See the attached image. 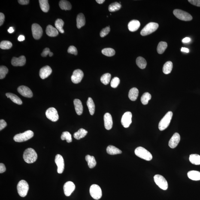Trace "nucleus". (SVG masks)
<instances>
[{
    "label": "nucleus",
    "mask_w": 200,
    "mask_h": 200,
    "mask_svg": "<svg viewBox=\"0 0 200 200\" xmlns=\"http://www.w3.org/2000/svg\"><path fill=\"white\" fill-rule=\"evenodd\" d=\"M23 158L27 163L32 164L36 161L38 155L33 149L29 148L27 149L24 152Z\"/></svg>",
    "instance_id": "1"
},
{
    "label": "nucleus",
    "mask_w": 200,
    "mask_h": 200,
    "mask_svg": "<svg viewBox=\"0 0 200 200\" xmlns=\"http://www.w3.org/2000/svg\"><path fill=\"white\" fill-rule=\"evenodd\" d=\"M135 153L137 156L145 160L150 161L152 159V156L150 152L142 147H137Z\"/></svg>",
    "instance_id": "2"
},
{
    "label": "nucleus",
    "mask_w": 200,
    "mask_h": 200,
    "mask_svg": "<svg viewBox=\"0 0 200 200\" xmlns=\"http://www.w3.org/2000/svg\"><path fill=\"white\" fill-rule=\"evenodd\" d=\"M34 132L32 131H27L23 133L18 134L15 135L13 139L16 142H23L30 139L34 136Z\"/></svg>",
    "instance_id": "3"
},
{
    "label": "nucleus",
    "mask_w": 200,
    "mask_h": 200,
    "mask_svg": "<svg viewBox=\"0 0 200 200\" xmlns=\"http://www.w3.org/2000/svg\"><path fill=\"white\" fill-rule=\"evenodd\" d=\"M173 113L171 111L168 112L163 118L161 119L159 124V129L160 130L163 131L166 129L169 126L172 119Z\"/></svg>",
    "instance_id": "4"
},
{
    "label": "nucleus",
    "mask_w": 200,
    "mask_h": 200,
    "mask_svg": "<svg viewBox=\"0 0 200 200\" xmlns=\"http://www.w3.org/2000/svg\"><path fill=\"white\" fill-rule=\"evenodd\" d=\"M17 188L19 196L22 197H24L27 195L29 191V185L26 181L22 180L18 183Z\"/></svg>",
    "instance_id": "5"
},
{
    "label": "nucleus",
    "mask_w": 200,
    "mask_h": 200,
    "mask_svg": "<svg viewBox=\"0 0 200 200\" xmlns=\"http://www.w3.org/2000/svg\"><path fill=\"white\" fill-rule=\"evenodd\" d=\"M159 27L158 24L155 22H150L147 24L142 30L141 34L143 36H145L152 33L158 29Z\"/></svg>",
    "instance_id": "6"
},
{
    "label": "nucleus",
    "mask_w": 200,
    "mask_h": 200,
    "mask_svg": "<svg viewBox=\"0 0 200 200\" xmlns=\"http://www.w3.org/2000/svg\"><path fill=\"white\" fill-rule=\"evenodd\" d=\"M173 13L177 18L180 20L188 21L191 20L193 19L192 16L189 13L182 10L178 9L174 10Z\"/></svg>",
    "instance_id": "7"
},
{
    "label": "nucleus",
    "mask_w": 200,
    "mask_h": 200,
    "mask_svg": "<svg viewBox=\"0 0 200 200\" xmlns=\"http://www.w3.org/2000/svg\"><path fill=\"white\" fill-rule=\"evenodd\" d=\"M154 180L156 184L164 190H166L168 189V185L167 180L162 176L160 174H156L154 177Z\"/></svg>",
    "instance_id": "8"
},
{
    "label": "nucleus",
    "mask_w": 200,
    "mask_h": 200,
    "mask_svg": "<svg viewBox=\"0 0 200 200\" xmlns=\"http://www.w3.org/2000/svg\"><path fill=\"white\" fill-rule=\"evenodd\" d=\"M90 193L94 199L98 200L102 196V191L99 186L96 184L92 185L90 188Z\"/></svg>",
    "instance_id": "9"
},
{
    "label": "nucleus",
    "mask_w": 200,
    "mask_h": 200,
    "mask_svg": "<svg viewBox=\"0 0 200 200\" xmlns=\"http://www.w3.org/2000/svg\"><path fill=\"white\" fill-rule=\"evenodd\" d=\"M33 36L35 39L38 40L41 38L43 34L42 28L37 23H34L32 26Z\"/></svg>",
    "instance_id": "10"
},
{
    "label": "nucleus",
    "mask_w": 200,
    "mask_h": 200,
    "mask_svg": "<svg viewBox=\"0 0 200 200\" xmlns=\"http://www.w3.org/2000/svg\"><path fill=\"white\" fill-rule=\"evenodd\" d=\"M46 115L47 118L52 122H56L59 119L57 111L54 107H50L46 112Z\"/></svg>",
    "instance_id": "11"
},
{
    "label": "nucleus",
    "mask_w": 200,
    "mask_h": 200,
    "mask_svg": "<svg viewBox=\"0 0 200 200\" xmlns=\"http://www.w3.org/2000/svg\"><path fill=\"white\" fill-rule=\"evenodd\" d=\"M83 76L84 74L82 70L79 69L74 70L71 77L72 81L75 84H77L81 81Z\"/></svg>",
    "instance_id": "12"
},
{
    "label": "nucleus",
    "mask_w": 200,
    "mask_h": 200,
    "mask_svg": "<svg viewBox=\"0 0 200 200\" xmlns=\"http://www.w3.org/2000/svg\"><path fill=\"white\" fill-rule=\"evenodd\" d=\"M132 114L130 112H127L123 115L121 119V123L124 127L128 128L132 123Z\"/></svg>",
    "instance_id": "13"
},
{
    "label": "nucleus",
    "mask_w": 200,
    "mask_h": 200,
    "mask_svg": "<svg viewBox=\"0 0 200 200\" xmlns=\"http://www.w3.org/2000/svg\"><path fill=\"white\" fill-rule=\"evenodd\" d=\"M55 162L57 166V172L58 174H62L64 170L65 164L63 158L61 155L58 154L55 157Z\"/></svg>",
    "instance_id": "14"
},
{
    "label": "nucleus",
    "mask_w": 200,
    "mask_h": 200,
    "mask_svg": "<svg viewBox=\"0 0 200 200\" xmlns=\"http://www.w3.org/2000/svg\"><path fill=\"white\" fill-rule=\"evenodd\" d=\"M75 186L72 182L68 181L66 182L64 185V193L66 196H69L71 195L74 189Z\"/></svg>",
    "instance_id": "15"
},
{
    "label": "nucleus",
    "mask_w": 200,
    "mask_h": 200,
    "mask_svg": "<svg viewBox=\"0 0 200 200\" xmlns=\"http://www.w3.org/2000/svg\"><path fill=\"white\" fill-rule=\"evenodd\" d=\"M18 91L21 95L25 97L31 98L33 96L32 91L29 88L25 86H21L18 88Z\"/></svg>",
    "instance_id": "16"
},
{
    "label": "nucleus",
    "mask_w": 200,
    "mask_h": 200,
    "mask_svg": "<svg viewBox=\"0 0 200 200\" xmlns=\"http://www.w3.org/2000/svg\"><path fill=\"white\" fill-rule=\"evenodd\" d=\"M26 58L24 56H21L19 58L13 57L12 59V65L14 66H22L26 63Z\"/></svg>",
    "instance_id": "17"
},
{
    "label": "nucleus",
    "mask_w": 200,
    "mask_h": 200,
    "mask_svg": "<svg viewBox=\"0 0 200 200\" xmlns=\"http://www.w3.org/2000/svg\"><path fill=\"white\" fill-rule=\"evenodd\" d=\"M180 134L177 133H175L170 139L169 142V146L171 148H175L180 142Z\"/></svg>",
    "instance_id": "18"
},
{
    "label": "nucleus",
    "mask_w": 200,
    "mask_h": 200,
    "mask_svg": "<svg viewBox=\"0 0 200 200\" xmlns=\"http://www.w3.org/2000/svg\"><path fill=\"white\" fill-rule=\"evenodd\" d=\"M104 125L106 129L109 130L112 128L113 121L111 115L109 113H106L104 116Z\"/></svg>",
    "instance_id": "19"
},
{
    "label": "nucleus",
    "mask_w": 200,
    "mask_h": 200,
    "mask_svg": "<svg viewBox=\"0 0 200 200\" xmlns=\"http://www.w3.org/2000/svg\"><path fill=\"white\" fill-rule=\"evenodd\" d=\"M52 69L49 66L43 67L40 70V77L42 80H44L50 76L52 74Z\"/></svg>",
    "instance_id": "20"
},
{
    "label": "nucleus",
    "mask_w": 200,
    "mask_h": 200,
    "mask_svg": "<svg viewBox=\"0 0 200 200\" xmlns=\"http://www.w3.org/2000/svg\"><path fill=\"white\" fill-rule=\"evenodd\" d=\"M141 24L139 21L133 20L130 22L128 24V28L131 32H135L139 28Z\"/></svg>",
    "instance_id": "21"
},
{
    "label": "nucleus",
    "mask_w": 200,
    "mask_h": 200,
    "mask_svg": "<svg viewBox=\"0 0 200 200\" xmlns=\"http://www.w3.org/2000/svg\"><path fill=\"white\" fill-rule=\"evenodd\" d=\"M74 102L76 113L79 115H80L82 114L83 111V107L81 101L80 99H75Z\"/></svg>",
    "instance_id": "22"
},
{
    "label": "nucleus",
    "mask_w": 200,
    "mask_h": 200,
    "mask_svg": "<svg viewBox=\"0 0 200 200\" xmlns=\"http://www.w3.org/2000/svg\"><path fill=\"white\" fill-rule=\"evenodd\" d=\"M56 28L51 25H48L46 28V32L47 35L50 37H55L58 35L59 32Z\"/></svg>",
    "instance_id": "23"
},
{
    "label": "nucleus",
    "mask_w": 200,
    "mask_h": 200,
    "mask_svg": "<svg viewBox=\"0 0 200 200\" xmlns=\"http://www.w3.org/2000/svg\"><path fill=\"white\" fill-rule=\"evenodd\" d=\"M77 27L78 29H80L85 24L86 21L84 15L80 13L77 15Z\"/></svg>",
    "instance_id": "24"
},
{
    "label": "nucleus",
    "mask_w": 200,
    "mask_h": 200,
    "mask_svg": "<svg viewBox=\"0 0 200 200\" xmlns=\"http://www.w3.org/2000/svg\"><path fill=\"white\" fill-rule=\"evenodd\" d=\"M138 89L136 88H133L129 91L128 97L131 101H135L138 98Z\"/></svg>",
    "instance_id": "25"
},
{
    "label": "nucleus",
    "mask_w": 200,
    "mask_h": 200,
    "mask_svg": "<svg viewBox=\"0 0 200 200\" xmlns=\"http://www.w3.org/2000/svg\"><path fill=\"white\" fill-rule=\"evenodd\" d=\"M7 98H10V100L15 104L21 105L22 104V101L20 98L14 94L8 93L6 94Z\"/></svg>",
    "instance_id": "26"
},
{
    "label": "nucleus",
    "mask_w": 200,
    "mask_h": 200,
    "mask_svg": "<svg viewBox=\"0 0 200 200\" xmlns=\"http://www.w3.org/2000/svg\"><path fill=\"white\" fill-rule=\"evenodd\" d=\"M188 177L192 180H200V172L196 171H189L188 173Z\"/></svg>",
    "instance_id": "27"
},
{
    "label": "nucleus",
    "mask_w": 200,
    "mask_h": 200,
    "mask_svg": "<svg viewBox=\"0 0 200 200\" xmlns=\"http://www.w3.org/2000/svg\"><path fill=\"white\" fill-rule=\"evenodd\" d=\"M88 133V131L86 130L81 128L74 134V138L76 139L80 140V139L83 138Z\"/></svg>",
    "instance_id": "28"
},
{
    "label": "nucleus",
    "mask_w": 200,
    "mask_h": 200,
    "mask_svg": "<svg viewBox=\"0 0 200 200\" xmlns=\"http://www.w3.org/2000/svg\"><path fill=\"white\" fill-rule=\"evenodd\" d=\"M107 153L110 155L119 154L122 153V151L114 146L109 145L107 149Z\"/></svg>",
    "instance_id": "29"
},
{
    "label": "nucleus",
    "mask_w": 200,
    "mask_h": 200,
    "mask_svg": "<svg viewBox=\"0 0 200 200\" xmlns=\"http://www.w3.org/2000/svg\"><path fill=\"white\" fill-rule=\"evenodd\" d=\"M85 159L89 168L92 169L96 166V162L94 157L87 155L86 156Z\"/></svg>",
    "instance_id": "30"
},
{
    "label": "nucleus",
    "mask_w": 200,
    "mask_h": 200,
    "mask_svg": "<svg viewBox=\"0 0 200 200\" xmlns=\"http://www.w3.org/2000/svg\"><path fill=\"white\" fill-rule=\"evenodd\" d=\"M172 62L171 61H168L164 65L163 72L165 74H169L172 71Z\"/></svg>",
    "instance_id": "31"
},
{
    "label": "nucleus",
    "mask_w": 200,
    "mask_h": 200,
    "mask_svg": "<svg viewBox=\"0 0 200 200\" xmlns=\"http://www.w3.org/2000/svg\"><path fill=\"white\" fill-rule=\"evenodd\" d=\"M59 6L60 7L62 10H71L72 5L69 1L65 0H62L59 1Z\"/></svg>",
    "instance_id": "32"
},
{
    "label": "nucleus",
    "mask_w": 200,
    "mask_h": 200,
    "mask_svg": "<svg viewBox=\"0 0 200 200\" xmlns=\"http://www.w3.org/2000/svg\"><path fill=\"white\" fill-rule=\"evenodd\" d=\"M40 7L41 10L44 12H47L50 9V5L47 0H39Z\"/></svg>",
    "instance_id": "33"
},
{
    "label": "nucleus",
    "mask_w": 200,
    "mask_h": 200,
    "mask_svg": "<svg viewBox=\"0 0 200 200\" xmlns=\"http://www.w3.org/2000/svg\"><path fill=\"white\" fill-rule=\"evenodd\" d=\"M87 105L90 114L93 115L95 111V104L92 98H88L87 101Z\"/></svg>",
    "instance_id": "34"
},
{
    "label": "nucleus",
    "mask_w": 200,
    "mask_h": 200,
    "mask_svg": "<svg viewBox=\"0 0 200 200\" xmlns=\"http://www.w3.org/2000/svg\"><path fill=\"white\" fill-rule=\"evenodd\" d=\"M64 25V22L62 19H57L55 22V25L56 28L61 33L63 34L64 33V30L63 28Z\"/></svg>",
    "instance_id": "35"
},
{
    "label": "nucleus",
    "mask_w": 200,
    "mask_h": 200,
    "mask_svg": "<svg viewBox=\"0 0 200 200\" xmlns=\"http://www.w3.org/2000/svg\"><path fill=\"white\" fill-rule=\"evenodd\" d=\"M189 161L192 164L195 165H200V156L199 155L194 154H191L189 156Z\"/></svg>",
    "instance_id": "36"
},
{
    "label": "nucleus",
    "mask_w": 200,
    "mask_h": 200,
    "mask_svg": "<svg viewBox=\"0 0 200 200\" xmlns=\"http://www.w3.org/2000/svg\"><path fill=\"white\" fill-rule=\"evenodd\" d=\"M136 63L138 66L141 69L145 68L147 65V62L146 60L142 57H138L136 60Z\"/></svg>",
    "instance_id": "37"
},
{
    "label": "nucleus",
    "mask_w": 200,
    "mask_h": 200,
    "mask_svg": "<svg viewBox=\"0 0 200 200\" xmlns=\"http://www.w3.org/2000/svg\"><path fill=\"white\" fill-rule=\"evenodd\" d=\"M167 47H168V44L166 42L162 41L160 42L158 44L157 49L158 53L160 54L163 53L166 50Z\"/></svg>",
    "instance_id": "38"
},
{
    "label": "nucleus",
    "mask_w": 200,
    "mask_h": 200,
    "mask_svg": "<svg viewBox=\"0 0 200 200\" xmlns=\"http://www.w3.org/2000/svg\"><path fill=\"white\" fill-rule=\"evenodd\" d=\"M121 7L120 3L115 2L110 4L109 6L108 10L110 12H114L119 10Z\"/></svg>",
    "instance_id": "39"
},
{
    "label": "nucleus",
    "mask_w": 200,
    "mask_h": 200,
    "mask_svg": "<svg viewBox=\"0 0 200 200\" xmlns=\"http://www.w3.org/2000/svg\"><path fill=\"white\" fill-rule=\"evenodd\" d=\"M111 77V74H109V73H107V74H103L101 78V82L104 85L108 84L110 82Z\"/></svg>",
    "instance_id": "40"
},
{
    "label": "nucleus",
    "mask_w": 200,
    "mask_h": 200,
    "mask_svg": "<svg viewBox=\"0 0 200 200\" xmlns=\"http://www.w3.org/2000/svg\"><path fill=\"white\" fill-rule=\"evenodd\" d=\"M151 99V95L148 92H146L142 95L141 98V101L144 105L148 104L149 101Z\"/></svg>",
    "instance_id": "41"
},
{
    "label": "nucleus",
    "mask_w": 200,
    "mask_h": 200,
    "mask_svg": "<svg viewBox=\"0 0 200 200\" xmlns=\"http://www.w3.org/2000/svg\"><path fill=\"white\" fill-rule=\"evenodd\" d=\"M101 53L106 56L110 57L114 56L115 54V51L112 48H106L101 50Z\"/></svg>",
    "instance_id": "42"
},
{
    "label": "nucleus",
    "mask_w": 200,
    "mask_h": 200,
    "mask_svg": "<svg viewBox=\"0 0 200 200\" xmlns=\"http://www.w3.org/2000/svg\"><path fill=\"white\" fill-rule=\"evenodd\" d=\"M61 139L63 141L66 140L67 142L68 143H71L72 142L71 135L69 132L67 131L62 133Z\"/></svg>",
    "instance_id": "43"
},
{
    "label": "nucleus",
    "mask_w": 200,
    "mask_h": 200,
    "mask_svg": "<svg viewBox=\"0 0 200 200\" xmlns=\"http://www.w3.org/2000/svg\"><path fill=\"white\" fill-rule=\"evenodd\" d=\"M12 46V44L10 42L7 41H2L0 44V47L2 50H9Z\"/></svg>",
    "instance_id": "44"
},
{
    "label": "nucleus",
    "mask_w": 200,
    "mask_h": 200,
    "mask_svg": "<svg viewBox=\"0 0 200 200\" xmlns=\"http://www.w3.org/2000/svg\"><path fill=\"white\" fill-rule=\"evenodd\" d=\"M8 72V69L7 67L1 66L0 67V79L2 80L4 78Z\"/></svg>",
    "instance_id": "45"
},
{
    "label": "nucleus",
    "mask_w": 200,
    "mask_h": 200,
    "mask_svg": "<svg viewBox=\"0 0 200 200\" xmlns=\"http://www.w3.org/2000/svg\"><path fill=\"white\" fill-rule=\"evenodd\" d=\"M120 82V79L118 77H115L112 80L110 86L113 88H117Z\"/></svg>",
    "instance_id": "46"
},
{
    "label": "nucleus",
    "mask_w": 200,
    "mask_h": 200,
    "mask_svg": "<svg viewBox=\"0 0 200 200\" xmlns=\"http://www.w3.org/2000/svg\"><path fill=\"white\" fill-rule=\"evenodd\" d=\"M110 31V26H109L101 30V31L100 33V36H101V38H104V37L105 36H107V34H108L109 33Z\"/></svg>",
    "instance_id": "47"
},
{
    "label": "nucleus",
    "mask_w": 200,
    "mask_h": 200,
    "mask_svg": "<svg viewBox=\"0 0 200 200\" xmlns=\"http://www.w3.org/2000/svg\"><path fill=\"white\" fill-rule=\"evenodd\" d=\"M68 52V53L72 54L75 55L77 54V48L74 46H70L69 47Z\"/></svg>",
    "instance_id": "48"
},
{
    "label": "nucleus",
    "mask_w": 200,
    "mask_h": 200,
    "mask_svg": "<svg viewBox=\"0 0 200 200\" xmlns=\"http://www.w3.org/2000/svg\"><path fill=\"white\" fill-rule=\"evenodd\" d=\"M188 1L193 5L200 7V0H189Z\"/></svg>",
    "instance_id": "49"
},
{
    "label": "nucleus",
    "mask_w": 200,
    "mask_h": 200,
    "mask_svg": "<svg viewBox=\"0 0 200 200\" xmlns=\"http://www.w3.org/2000/svg\"><path fill=\"white\" fill-rule=\"evenodd\" d=\"M50 52V49L47 47L43 50L42 53H41V56L45 57L47 56V55H49Z\"/></svg>",
    "instance_id": "50"
},
{
    "label": "nucleus",
    "mask_w": 200,
    "mask_h": 200,
    "mask_svg": "<svg viewBox=\"0 0 200 200\" xmlns=\"http://www.w3.org/2000/svg\"><path fill=\"white\" fill-rule=\"evenodd\" d=\"M7 123L3 119L0 120V131L2 130L7 126Z\"/></svg>",
    "instance_id": "51"
},
{
    "label": "nucleus",
    "mask_w": 200,
    "mask_h": 200,
    "mask_svg": "<svg viewBox=\"0 0 200 200\" xmlns=\"http://www.w3.org/2000/svg\"><path fill=\"white\" fill-rule=\"evenodd\" d=\"M4 13H0V26H1L3 24L4 21Z\"/></svg>",
    "instance_id": "52"
},
{
    "label": "nucleus",
    "mask_w": 200,
    "mask_h": 200,
    "mask_svg": "<svg viewBox=\"0 0 200 200\" xmlns=\"http://www.w3.org/2000/svg\"><path fill=\"white\" fill-rule=\"evenodd\" d=\"M6 170V167L4 164L2 163L0 164V173L1 174L5 172Z\"/></svg>",
    "instance_id": "53"
},
{
    "label": "nucleus",
    "mask_w": 200,
    "mask_h": 200,
    "mask_svg": "<svg viewBox=\"0 0 200 200\" xmlns=\"http://www.w3.org/2000/svg\"><path fill=\"white\" fill-rule=\"evenodd\" d=\"M19 4L22 5H25L29 4V0H19L18 1Z\"/></svg>",
    "instance_id": "54"
},
{
    "label": "nucleus",
    "mask_w": 200,
    "mask_h": 200,
    "mask_svg": "<svg viewBox=\"0 0 200 200\" xmlns=\"http://www.w3.org/2000/svg\"><path fill=\"white\" fill-rule=\"evenodd\" d=\"M191 41V39L190 38H188V37H186V38L183 39L182 40V42L184 43H187L190 42Z\"/></svg>",
    "instance_id": "55"
},
{
    "label": "nucleus",
    "mask_w": 200,
    "mask_h": 200,
    "mask_svg": "<svg viewBox=\"0 0 200 200\" xmlns=\"http://www.w3.org/2000/svg\"><path fill=\"white\" fill-rule=\"evenodd\" d=\"M25 39V37L23 35H20L19 36L18 38V40L19 41L21 42L24 41Z\"/></svg>",
    "instance_id": "56"
},
{
    "label": "nucleus",
    "mask_w": 200,
    "mask_h": 200,
    "mask_svg": "<svg viewBox=\"0 0 200 200\" xmlns=\"http://www.w3.org/2000/svg\"><path fill=\"white\" fill-rule=\"evenodd\" d=\"M181 51L182 52H186V53H188L189 51L188 49L186 48V47H182L181 49Z\"/></svg>",
    "instance_id": "57"
},
{
    "label": "nucleus",
    "mask_w": 200,
    "mask_h": 200,
    "mask_svg": "<svg viewBox=\"0 0 200 200\" xmlns=\"http://www.w3.org/2000/svg\"><path fill=\"white\" fill-rule=\"evenodd\" d=\"M14 29H13V28L12 27H10L8 29V32L10 34L14 32Z\"/></svg>",
    "instance_id": "58"
},
{
    "label": "nucleus",
    "mask_w": 200,
    "mask_h": 200,
    "mask_svg": "<svg viewBox=\"0 0 200 200\" xmlns=\"http://www.w3.org/2000/svg\"><path fill=\"white\" fill-rule=\"evenodd\" d=\"M96 1L98 4H101L104 3L105 1L104 0H96Z\"/></svg>",
    "instance_id": "59"
},
{
    "label": "nucleus",
    "mask_w": 200,
    "mask_h": 200,
    "mask_svg": "<svg viewBox=\"0 0 200 200\" xmlns=\"http://www.w3.org/2000/svg\"><path fill=\"white\" fill-rule=\"evenodd\" d=\"M49 56L51 57L53 55V53L52 52H51L50 54H49Z\"/></svg>",
    "instance_id": "60"
}]
</instances>
